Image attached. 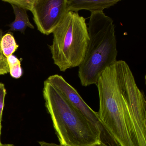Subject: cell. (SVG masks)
<instances>
[{
	"mask_svg": "<svg viewBox=\"0 0 146 146\" xmlns=\"http://www.w3.org/2000/svg\"><path fill=\"white\" fill-rule=\"evenodd\" d=\"M100 119L119 146H146V101L129 65L117 60L96 84Z\"/></svg>",
	"mask_w": 146,
	"mask_h": 146,
	"instance_id": "obj_1",
	"label": "cell"
},
{
	"mask_svg": "<svg viewBox=\"0 0 146 146\" xmlns=\"http://www.w3.org/2000/svg\"><path fill=\"white\" fill-rule=\"evenodd\" d=\"M43 95L60 146H90L100 142L97 129L47 80Z\"/></svg>",
	"mask_w": 146,
	"mask_h": 146,
	"instance_id": "obj_2",
	"label": "cell"
},
{
	"mask_svg": "<svg viewBox=\"0 0 146 146\" xmlns=\"http://www.w3.org/2000/svg\"><path fill=\"white\" fill-rule=\"evenodd\" d=\"M88 28L89 40L78 71L84 87L96 85L101 74L117 61L118 53L115 25L111 18L103 11L92 13Z\"/></svg>",
	"mask_w": 146,
	"mask_h": 146,
	"instance_id": "obj_3",
	"label": "cell"
},
{
	"mask_svg": "<svg viewBox=\"0 0 146 146\" xmlns=\"http://www.w3.org/2000/svg\"><path fill=\"white\" fill-rule=\"evenodd\" d=\"M52 34V43L49 47L60 70L64 72L79 67L89 40L86 19L78 13L68 12Z\"/></svg>",
	"mask_w": 146,
	"mask_h": 146,
	"instance_id": "obj_4",
	"label": "cell"
},
{
	"mask_svg": "<svg viewBox=\"0 0 146 146\" xmlns=\"http://www.w3.org/2000/svg\"><path fill=\"white\" fill-rule=\"evenodd\" d=\"M46 80L59 90L94 125L100 132V142L101 144L104 146H119L100 119L98 112L93 111L86 104L77 90L62 76L58 74L52 75Z\"/></svg>",
	"mask_w": 146,
	"mask_h": 146,
	"instance_id": "obj_5",
	"label": "cell"
},
{
	"mask_svg": "<svg viewBox=\"0 0 146 146\" xmlns=\"http://www.w3.org/2000/svg\"><path fill=\"white\" fill-rule=\"evenodd\" d=\"M31 11L37 29L48 35L53 33L68 12L67 0H35Z\"/></svg>",
	"mask_w": 146,
	"mask_h": 146,
	"instance_id": "obj_6",
	"label": "cell"
},
{
	"mask_svg": "<svg viewBox=\"0 0 146 146\" xmlns=\"http://www.w3.org/2000/svg\"><path fill=\"white\" fill-rule=\"evenodd\" d=\"M68 12H78L82 10L88 11L91 13L103 12L105 9L117 4L120 0H67Z\"/></svg>",
	"mask_w": 146,
	"mask_h": 146,
	"instance_id": "obj_7",
	"label": "cell"
},
{
	"mask_svg": "<svg viewBox=\"0 0 146 146\" xmlns=\"http://www.w3.org/2000/svg\"><path fill=\"white\" fill-rule=\"evenodd\" d=\"M15 15V19L9 25L10 31H19L25 34L27 27L34 29V25L30 23L27 11L14 5H11Z\"/></svg>",
	"mask_w": 146,
	"mask_h": 146,
	"instance_id": "obj_8",
	"label": "cell"
},
{
	"mask_svg": "<svg viewBox=\"0 0 146 146\" xmlns=\"http://www.w3.org/2000/svg\"><path fill=\"white\" fill-rule=\"evenodd\" d=\"M1 47L6 58L13 55L19 48L12 33H7L3 36L1 41Z\"/></svg>",
	"mask_w": 146,
	"mask_h": 146,
	"instance_id": "obj_9",
	"label": "cell"
},
{
	"mask_svg": "<svg viewBox=\"0 0 146 146\" xmlns=\"http://www.w3.org/2000/svg\"><path fill=\"white\" fill-rule=\"evenodd\" d=\"M7 58L11 76L16 79L20 78L23 75V72L19 60L13 55H11Z\"/></svg>",
	"mask_w": 146,
	"mask_h": 146,
	"instance_id": "obj_10",
	"label": "cell"
},
{
	"mask_svg": "<svg viewBox=\"0 0 146 146\" xmlns=\"http://www.w3.org/2000/svg\"><path fill=\"white\" fill-rule=\"evenodd\" d=\"M2 1L17 6L26 11H31L35 0H3Z\"/></svg>",
	"mask_w": 146,
	"mask_h": 146,
	"instance_id": "obj_11",
	"label": "cell"
},
{
	"mask_svg": "<svg viewBox=\"0 0 146 146\" xmlns=\"http://www.w3.org/2000/svg\"><path fill=\"white\" fill-rule=\"evenodd\" d=\"M2 36L3 31L0 29V44ZM8 72H9V68L7 58L3 54L0 45V75H5Z\"/></svg>",
	"mask_w": 146,
	"mask_h": 146,
	"instance_id": "obj_12",
	"label": "cell"
},
{
	"mask_svg": "<svg viewBox=\"0 0 146 146\" xmlns=\"http://www.w3.org/2000/svg\"><path fill=\"white\" fill-rule=\"evenodd\" d=\"M7 94L5 85L2 83H0V121H2V114L5 106V97Z\"/></svg>",
	"mask_w": 146,
	"mask_h": 146,
	"instance_id": "obj_13",
	"label": "cell"
},
{
	"mask_svg": "<svg viewBox=\"0 0 146 146\" xmlns=\"http://www.w3.org/2000/svg\"><path fill=\"white\" fill-rule=\"evenodd\" d=\"M39 144L41 146H61L60 144L56 143H48L45 141L39 142ZM90 146H104L100 143L99 142L95 144H93Z\"/></svg>",
	"mask_w": 146,
	"mask_h": 146,
	"instance_id": "obj_14",
	"label": "cell"
},
{
	"mask_svg": "<svg viewBox=\"0 0 146 146\" xmlns=\"http://www.w3.org/2000/svg\"><path fill=\"white\" fill-rule=\"evenodd\" d=\"M1 128H2V125H1V122L0 121V146H1L2 145L1 141Z\"/></svg>",
	"mask_w": 146,
	"mask_h": 146,
	"instance_id": "obj_15",
	"label": "cell"
},
{
	"mask_svg": "<svg viewBox=\"0 0 146 146\" xmlns=\"http://www.w3.org/2000/svg\"><path fill=\"white\" fill-rule=\"evenodd\" d=\"M1 146H15L14 145H13V144H2Z\"/></svg>",
	"mask_w": 146,
	"mask_h": 146,
	"instance_id": "obj_16",
	"label": "cell"
}]
</instances>
